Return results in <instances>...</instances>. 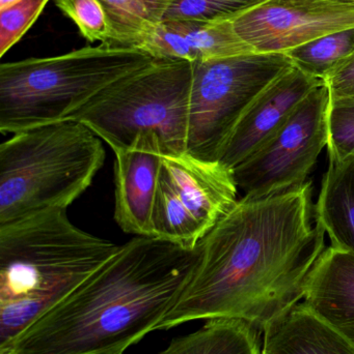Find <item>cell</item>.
Instances as JSON below:
<instances>
[{
    "label": "cell",
    "instance_id": "277c9868",
    "mask_svg": "<svg viewBox=\"0 0 354 354\" xmlns=\"http://www.w3.org/2000/svg\"><path fill=\"white\" fill-rule=\"evenodd\" d=\"M105 158L101 139L76 120L12 134L0 145V226L67 209L91 187Z\"/></svg>",
    "mask_w": 354,
    "mask_h": 354
},
{
    "label": "cell",
    "instance_id": "3957f363",
    "mask_svg": "<svg viewBox=\"0 0 354 354\" xmlns=\"http://www.w3.org/2000/svg\"><path fill=\"white\" fill-rule=\"evenodd\" d=\"M120 249L75 226L67 209L0 226V347L10 344Z\"/></svg>",
    "mask_w": 354,
    "mask_h": 354
},
{
    "label": "cell",
    "instance_id": "cb8c5ba5",
    "mask_svg": "<svg viewBox=\"0 0 354 354\" xmlns=\"http://www.w3.org/2000/svg\"><path fill=\"white\" fill-rule=\"evenodd\" d=\"M50 0H20L0 10V56L16 45L33 26Z\"/></svg>",
    "mask_w": 354,
    "mask_h": 354
},
{
    "label": "cell",
    "instance_id": "603a6c76",
    "mask_svg": "<svg viewBox=\"0 0 354 354\" xmlns=\"http://www.w3.org/2000/svg\"><path fill=\"white\" fill-rule=\"evenodd\" d=\"M328 149L330 161L354 156V97L330 99Z\"/></svg>",
    "mask_w": 354,
    "mask_h": 354
},
{
    "label": "cell",
    "instance_id": "2e32d148",
    "mask_svg": "<svg viewBox=\"0 0 354 354\" xmlns=\"http://www.w3.org/2000/svg\"><path fill=\"white\" fill-rule=\"evenodd\" d=\"M315 220L333 247L354 255V156L330 160L315 205Z\"/></svg>",
    "mask_w": 354,
    "mask_h": 354
},
{
    "label": "cell",
    "instance_id": "6da1fadb",
    "mask_svg": "<svg viewBox=\"0 0 354 354\" xmlns=\"http://www.w3.org/2000/svg\"><path fill=\"white\" fill-rule=\"evenodd\" d=\"M311 224V183L245 197L200 241L197 266L156 330L193 320L233 318L263 328L299 303L326 250Z\"/></svg>",
    "mask_w": 354,
    "mask_h": 354
},
{
    "label": "cell",
    "instance_id": "8992f818",
    "mask_svg": "<svg viewBox=\"0 0 354 354\" xmlns=\"http://www.w3.org/2000/svg\"><path fill=\"white\" fill-rule=\"evenodd\" d=\"M193 64L156 59L100 91L69 120L85 124L112 151L155 135L163 156L186 153Z\"/></svg>",
    "mask_w": 354,
    "mask_h": 354
},
{
    "label": "cell",
    "instance_id": "9c48e42d",
    "mask_svg": "<svg viewBox=\"0 0 354 354\" xmlns=\"http://www.w3.org/2000/svg\"><path fill=\"white\" fill-rule=\"evenodd\" d=\"M255 53H286L318 37L354 27V4L333 0H266L233 19Z\"/></svg>",
    "mask_w": 354,
    "mask_h": 354
},
{
    "label": "cell",
    "instance_id": "ffe728a7",
    "mask_svg": "<svg viewBox=\"0 0 354 354\" xmlns=\"http://www.w3.org/2000/svg\"><path fill=\"white\" fill-rule=\"evenodd\" d=\"M353 53L354 27L318 37L286 52L297 68L322 80Z\"/></svg>",
    "mask_w": 354,
    "mask_h": 354
},
{
    "label": "cell",
    "instance_id": "5b68a950",
    "mask_svg": "<svg viewBox=\"0 0 354 354\" xmlns=\"http://www.w3.org/2000/svg\"><path fill=\"white\" fill-rule=\"evenodd\" d=\"M139 48L87 46L52 57L0 66V132L69 120L100 91L155 62Z\"/></svg>",
    "mask_w": 354,
    "mask_h": 354
},
{
    "label": "cell",
    "instance_id": "d4e9b609",
    "mask_svg": "<svg viewBox=\"0 0 354 354\" xmlns=\"http://www.w3.org/2000/svg\"><path fill=\"white\" fill-rule=\"evenodd\" d=\"M330 99L354 97V53L341 62L324 79Z\"/></svg>",
    "mask_w": 354,
    "mask_h": 354
},
{
    "label": "cell",
    "instance_id": "7a4b0ae2",
    "mask_svg": "<svg viewBox=\"0 0 354 354\" xmlns=\"http://www.w3.org/2000/svg\"><path fill=\"white\" fill-rule=\"evenodd\" d=\"M197 260V247L134 236L0 354H123L156 330Z\"/></svg>",
    "mask_w": 354,
    "mask_h": 354
},
{
    "label": "cell",
    "instance_id": "9a60e30c",
    "mask_svg": "<svg viewBox=\"0 0 354 354\" xmlns=\"http://www.w3.org/2000/svg\"><path fill=\"white\" fill-rule=\"evenodd\" d=\"M263 333L262 354H354L353 343L303 303L268 324Z\"/></svg>",
    "mask_w": 354,
    "mask_h": 354
},
{
    "label": "cell",
    "instance_id": "484cf974",
    "mask_svg": "<svg viewBox=\"0 0 354 354\" xmlns=\"http://www.w3.org/2000/svg\"><path fill=\"white\" fill-rule=\"evenodd\" d=\"M18 1H20V0H0V10L8 8V6H12Z\"/></svg>",
    "mask_w": 354,
    "mask_h": 354
},
{
    "label": "cell",
    "instance_id": "4fadbf2b",
    "mask_svg": "<svg viewBox=\"0 0 354 354\" xmlns=\"http://www.w3.org/2000/svg\"><path fill=\"white\" fill-rule=\"evenodd\" d=\"M139 49L156 59L197 62L255 53L237 35L232 21H161L145 37Z\"/></svg>",
    "mask_w": 354,
    "mask_h": 354
},
{
    "label": "cell",
    "instance_id": "7402d4cb",
    "mask_svg": "<svg viewBox=\"0 0 354 354\" xmlns=\"http://www.w3.org/2000/svg\"><path fill=\"white\" fill-rule=\"evenodd\" d=\"M56 8L78 27L89 43H114V31L100 0H53Z\"/></svg>",
    "mask_w": 354,
    "mask_h": 354
},
{
    "label": "cell",
    "instance_id": "52a82bcc",
    "mask_svg": "<svg viewBox=\"0 0 354 354\" xmlns=\"http://www.w3.org/2000/svg\"><path fill=\"white\" fill-rule=\"evenodd\" d=\"M293 66L286 53H249L193 62L186 153L218 161L247 108Z\"/></svg>",
    "mask_w": 354,
    "mask_h": 354
},
{
    "label": "cell",
    "instance_id": "7c38bea8",
    "mask_svg": "<svg viewBox=\"0 0 354 354\" xmlns=\"http://www.w3.org/2000/svg\"><path fill=\"white\" fill-rule=\"evenodd\" d=\"M162 164L177 195L206 234L238 201L234 172L220 161L183 153L163 156Z\"/></svg>",
    "mask_w": 354,
    "mask_h": 354
},
{
    "label": "cell",
    "instance_id": "8fae6325",
    "mask_svg": "<svg viewBox=\"0 0 354 354\" xmlns=\"http://www.w3.org/2000/svg\"><path fill=\"white\" fill-rule=\"evenodd\" d=\"M114 220L124 232L153 237L152 212L163 162L155 135H141L131 147L114 151Z\"/></svg>",
    "mask_w": 354,
    "mask_h": 354
},
{
    "label": "cell",
    "instance_id": "4316f807",
    "mask_svg": "<svg viewBox=\"0 0 354 354\" xmlns=\"http://www.w3.org/2000/svg\"><path fill=\"white\" fill-rule=\"evenodd\" d=\"M333 1L343 2V3H353V4H354V0H333Z\"/></svg>",
    "mask_w": 354,
    "mask_h": 354
},
{
    "label": "cell",
    "instance_id": "30bf717a",
    "mask_svg": "<svg viewBox=\"0 0 354 354\" xmlns=\"http://www.w3.org/2000/svg\"><path fill=\"white\" fill-rule=\"evenodd\" d=\"M324 80L293 66L247 108L224 145L220 160L234 170L251 157Z\"/></svg>",
    "mask_w": 354,
    "mask_h": 354
},
{
    "label": "cell",
    "instance_id": "ba28073f",
    "mask_svg": "<svg viewBox=\"0 0 354 354\" xmlns=\"http://www.w3.org/2000/svg\"><path fill=\"white\" fill-rule=\"evenodd\" d=\"M330 102V89L324 82L233 170L245 197H266L307 183L318 157L328 147Z\"/></svg>",
    "mask_w": 354,
    "mask_h": 354
},
{
    "label": "cell",
    "instance_id": "ac0fdd59",
    "mask_svg": "<svg viewBox=\"0 0 354 354\" xmlns=\"http://www.w3.org/2000/svg\"><path fill=\"white\" fill-rule=\"evenodd\" d=\"M152 232L155 239L191 250L195 249L206 235L201 225L177 195L163 164L152 212Z\"/></svg>",
    "mask_w": 354,
    "mask_h": 354
},
{
    "label": "cell",
    "instance_id": "44dd1931",
    "mask_svg": "<svg viewBox=\"0 0 354 354\" xmlns=\"http://www.w3.org/2000/svg\"><path fill=\"white\" fill-rule=\"evenodd\" d=\"M266 0H174L163 20L222 22L233 20L239 15Z\"/></svg>",
    "mask_w": 354,
    "mask_h": 354
},
{
    "label": "cell",
    "instance_id": "5bb4252c",
    "mask_svg": "<svg viewBox=\"0 0 354 354\" xmlns=\"http://www.w3.org/2000/svg\"><path fill=\"white\" fill-rule=\"evenodd\" d=\"M303 304L354 345V255L326 248L307 279Z\"/></svg>",
    "mask_w": 354,
    "mask_h": 354
},
{
    "label": "cell",
    "instance_id": "e0dca14e",
    "mask_svg": "<svg viewBox=\"0 0 354 354\" xmlns=\"http://www.w3.org/2000/svg\"><path fill=\"white\" fill-rule=\"evenodd\" d=\"M158 354H262L257 328L233 318H216L197 332L172 341Z\"/></svg>",
    "mask_w": 354,
    "mask_h": 354
},
{
    "label": "cell",
    "instance_id": "d6986e66",
    "mask_svg": "<svg viewBox=\"0 0 354 354\" xmlns=\"http://www.w3.org/2000/svg\"><path fill=\"white\" fill-rule=\"evenodd\" d=\"M114 31L112 45L139 48L174 0H100Z\"/></svg>",
    "mask_w": 354,
    "mask_h": 354
}]
</instances>
